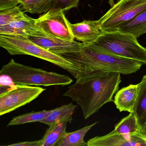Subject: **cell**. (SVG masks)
Instances as JSON below:
<instances>
[{
    "instance_id": "obj_2",
    "label": "cell",
    "mask_w": 146,
    "mask_h": 146,
    "mask_svg": "<svg viewBox=\"0 0 146 146\" xmlns=\"http://www.w3.org/2000/svg\"><path fill=\"white\" fill-rule=\"evenodd\" d=\"M60 56L81 66V72L100 70L129 75L138 71L143 65L141 62L134 60L96 51L85 44L79 52L64 54Z\"/></svg>"
},
{
    "instance_id": "obj_24",
    "label": "cell",
    "mask_w": 146,
    "mask_h": 146,
    "mask_svg": "<svg viewBox=\"0 0 146 146\" xmlns=\"http://www.w3.org/2000/svg\"><path fill=\"white\" fill-rule=\"evenodd\" d=\"M20 0H0V11L17 6Z\"/></svg>"
},
{
    "instance_id": "obj_3",
    "label": "cell",
    "mask_w": 146,
    "mask_h": 146,
    "mask_svg": "<svg viewBox=\"0 0 146 146\" xmlns=\"http://www.w3.org/2000/svg\"><path fill=\"white\" fill-rule=\"evenodd\" d=\"M96 51L114 56L127 58L146 65L145 48L131 34L120 31L102 32L95 40L84 44Z\"/></svg>"
},
{
    "instance_id": "obj_16",
    "label": "cell",
    "mask_w": 146,
    "mask_h": 146,
    "mask_svg": "<svg viewBox=\"0 0 146 146\" xmlns=\"http://www.w3.org/2000/svg\"><path fill=\"white\" fill-rule=\"evenodd\" d=\"M97 123V122H95L73 132H66L57 146H87V142L84 141V137Z\"/></svg>"
},
{
    "instance_id": "obj_13",
    "label": "cell",
    "mask_w": 146,
    "mask_h": 146,
    "mask_svg": "<svg viewBox=\"0 0 146 146\" xmlns=\"http://www.w3.org/2000/svg\"><path fill=\"white\" fill-rule=\"evenodd\" d=\"M137 91V84H130L117 91L114 96V103L120 112H133Z\"/></svg>"
},
{
    "instance_id": "obj_27",
    "label": "cell",
    "mask_w": 146,
    "mask_h": 146,
    "mask_svg": "<svg viewBox=\"0 0 146 146\" xmlns=\"http://www.w3.org/2000/svg\"></svg>"
},
{
    "instance_id": "obj_11",
    "label": "cell",
    "mask_w": 146,
    "mask_h": 146,
    "mask_svg": "<svg viewBox=\"0 0 146 146\" xmlns=\"http://www.w3.org/2000/svg\"><path fill=\"white\" fill-rule=\"evenodd\" d=\"M29 38L38 46L60 56L64 54L79 52L84 45L82 42L76 41L66 40L50 36H30Z\"/></svg>"
},
{
    "instance_id": "obj_15",
    "label": "cell",
    "mask_w": 146,
    "mask_h": 146,
    "mask_svg": "<svg viewBox=\"0 0 146 146\" xmlns=\"http://www.w3.org/2000/svg\"><path fill=\"white\" fill-rule=\"evenodd\" d=\"M77 107L78 106L72 103L61 106L52 110L49 115L40 122L48 126L63 122L71 123L73 120L72 115Z\"/></svg>"
},
{
    "instance_id": "obj_22",
    "label": "cell",
    "mask_w": 146,
    "mask_h": 146,
    "mask_svg": "<svg viewBox=\"0 0 146 146\" xmlns=\"http://www.w3.org/2000/svg\"><path fill=\"white\" fill-rule=\"evenodd\" d=\"M23 13L18 6L0 11V27L7 25L17 20Z\"/></svg>"
},
{
    "instance_id": "obj_19",
    "label": "cell",
    "mask_w": 146,
    "mask_h": 146,
    "mask_svg": "<svg viewBox=\"0 0 146 146\" xmlns=\"http://www.w3.org/2000/svg\"><path fill=\"white\" fill-rule=\"evenodd\" d=\"M54 0H20L24 12L31 14L46 13L50 10Z\"/></svg>"
},
{
    "instance_id": "obj_1",
    "label": "cell",
    "mask_w": 146,
    "mask_h": 146,
    "mask_svg": "<svg viewBox=\"0 0 146 146\" xmlns=\"http://www.w3.org/2000/svg\"><path fill=\"white\" fill-rule=\"evenodd\" d=\"M121 74L100 70L81 72L74 84L63 96L70 97L82 108L85 119L98 112L104 105L113 101L119 88Z\"/></svg>"
},
{
    "instance_id": "obj_9",
    "label": "cell",
    "mask_w": 146,
    "mask_h": 146,
    "mask_svg": "<svg viewBox=\"0 0 146 146\" xmlns=\"http://www.w3.org/2000/svg\"><path fill=\"white\" fill-rule=\"evenodd\" d=\"M146 146V132L138 131L122 135L114 130L102 136H96L87 142V146Z\"/></svg>"
},
{
    "instance_id": "obj_5",
    "label": "cell",
    "mask_w": 146,
    "mask_h": 146,
    "mask_svg": "<svg viewBox=\"0 0 146 146\" xmlns=\"http://www.w3.org/2000/svg\"><path fill=\"white\" fill-rule=\"evenodd\" d=\"M0 74L8 77L13 84L21 85L64 86L73 82L66 75L27 66L17 63L13 59L2 66Z\"/></svg>"
},
{
    "instance_id": "obj_17",
    "label": "cell",
    "mask_w": 146,
    "mask_h": 146,
    "mask_svg": "<svg viewBox=\"0 0 146 146\" xmlns=\"http://www.w3.org/2000/svg\"><path fill=\"white\" fill-rule=\"evenodd\" d=\"M117 31L131 34L137 38L146 34V10L129 23L120 26Z\"/></svg>"
},
{
    "instance_id": "obj_10",
    "label": "cell",
    "mask_w": 146,
    "mask_h": 146,
    "mask_svg": "<svg viewBox=\"0 0 146 146\" xmlns=\"http://www.w3.org/2000/svg\"><path fill=\"white\" fill-rule=\"evenodd\" d=\"M0 35H19L29 37L48 36L36 23V19L24 13L17 20L7 25L0 27Z\"/></svg>"
},
{
    "instance_id": "obj_8",
    "label": "cell",
    "mask_w": 146,
    "mask_h": 146,
    "mask_svg": "<svg viewBox=\"0 0 146 146\" xmlns=\"http://www.w3.org/2000/svg\"><path fill=\"white\" fill-rule=\"evenodd\" d=\"M36 23L50 37L74 40L70 23L62 11L47 12L36 19Z\"/></svg>"
},
{
    "instance_id": "obj_7",
    "label": "cell",
    "mask_w": 146,
    "mask_h": 146,
    "mask_svg": "<svg viewBox=\"0 0 146 146\" xmlns=\"http://www.w3.org/2000/svg\"><path fill=\"white\" fill-rule=\"evenodd\" d=\"M46 90L40 87L14 84L5 88L0 94V116L29 104Z\"/></svg>"
},
{
    "instance_id": "obj_14",
    "label": "cell",
    "mask_w": 146,
    "mask_h": 146,
    "mask_svg": "<svg viewBox=\"0 0 146 146\" xmlns=\"http://www.w3.org/2000/svg\"><path fill=\"white\" fill-rule=\"evenodd\" d=\"M133 112L143 132L146 131V75L137 84V95Z\"/></svg>"
},
{
    "instance_id": "obj_26",
    "label": "cell",
    "mask_w": 146,
    "mask_h": 146,
    "mask_svg": "<svg viewBox=\"0 0 146 146\" xmlns=\"http://www.w3.org/2000/svg\"><path fill=\"white\" fill-rule=\"evenodd\" d=\"M145 50H146V48H145Z\"/></svg>"
},
{
    "instance_id": "obj_6",
    "label": "cell",
    "mask_w": 146,
    "mask_h": 146,
    "mask_svg": "<svg viewBox=\"0 0 146 146\" xmlns=\"http://www.w3.org/2000/svg\"><path fill=\"white\" fill-rule=\"evenodd\" d=\"M146 10V0H119L98 21L102 32L117 31Z\"/></svg>"
},
{
    "instance_id": "obj_12",
    "label": "cell",
    "mask_w": 146,
    "mask_h": 146,
    "mask_svg": "<svg viewBox=\"0 0 146 146\" xmlns=\"http://www.w3.org/2000/svg\"><path fill=\"white\" fill-rule=\"evenodd\" d=\"M70 27L74 38L84 44L93 42L102 33L97 20H85L74 24L70 23Z\"/></svg>"
},
{
    "instance_id": "obj_23",
    "label": "cell",
    "mask_w": 146,
    "mask_h": 146,
    "mask_svg": "<svg viewBox=\"0 0 146 146\" xmlns=\"http://www.w3.org/2000/svg\"><path fill=\"white\" fill-rule=\"evenodd\" d=\"M79 2V0H54L52 7L48 12L51 13L59 11L64 12L77 7Z\"/></svg>"
},
{
    "instance_id": "obj_25",
    "label": "cell",
    "mask_w": 146,
    "mask_h": 146,
    "mask_svg": "<svg viewBox=\"0 0 146 146\" xmlns=\"http://www.w3.org/2000/svg\"><path fill=\"white\" fill-rule=\"evenodd\" d=\"M41 140L37 141H28L16 143L13 144L7 145V146H41Z\"/></svg>"
},
{
    "instance_id": "obj_21",
    "label": "cell",
    "mask_w": 146,
    "mask_h": 146,
    "mask_svg": "<svg viewBox=\"0 0 146 146\" xmlns=\"http://www.w3.org/2000/svg\"><path fill=\"white\" fill-rule=\"evenodd\" d=\"M52 110H43L39 111L31 112L13 118L7 126L19 125L27 123L39 122L45 119L52 112Z\"/></svg>"
},
{
    "instance_id": "obj_18",
    "label": "cell",
    "mask_w": 146,
    "mask_h": 146,
    "mask_svg": "<svg viewBox=\"0 0 146 146\" xmlns=\"http://www.w3.org/2000/svg\"><path fill=\"white\" fill-rule=\"evenodd\" d=\"M67 122L58 123L49 126L41 140V146H57L66 131Z\"/></svg>"
},
{
    "instance_id": "obj_4",
    "label": "cell",
    "mask_w": 146,
    "mask_h": 146,
    "mask_svg": "<svg viewBox=\"0 0 146 146\" xmlns=\"http://www.w3.org/2000/svg\"><path fill=\"white\" fill-rule=\"evenodd\" d=\"M0 46L11 55H28L50 62L69 72L76 79L81 66L38 46L29 37L19 35H0Z\"/></svg>"
},
{
    "instance_id": "obj_20",
    "label": "cell",
    "mask_w": 146,
    "mask_h": 146,
    "mask_svg": "<svg viewBox=\"0 0 146 146\" xmlns=\"http://www.w3.org/2000/svg\"><path fill=\"white\" fill-rule=\"evenodd\" d=\"M114 131L122 135H128L138 131H143L134 112L122 119L116 125Z\"/></svg>"
}]
</instances>
